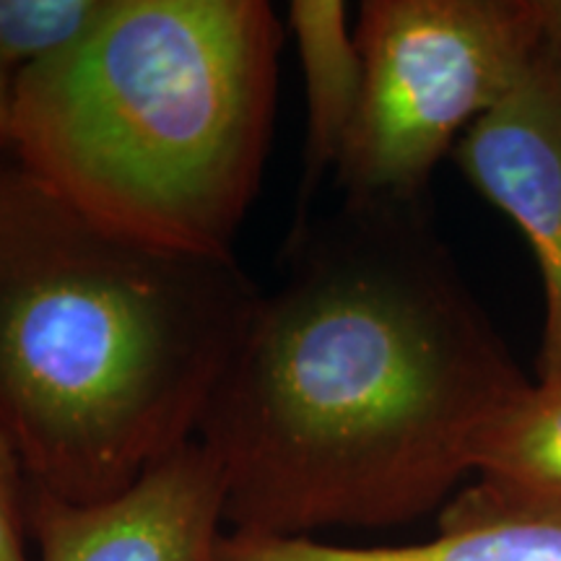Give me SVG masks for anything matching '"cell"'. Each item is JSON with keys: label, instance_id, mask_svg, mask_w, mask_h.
<instances>
[{"label": "cell", "instance_id": "obj_1", "mask_svg": "<svg viewBox=\"0 0 561 561\" xmlns=\"http://www.w3.org/2000/svg\"><path fill=\"white\" fill-rule=\"evenodd\" d=\"M528 380L416 203H348L294 231L198 434L229 530L312 536L424 517Z\"/></svg>", "mask_w": 561, "mask_h": 561}, {"label": "cell", "instance_id": "obj_2", "mask_svg": "<svg viewBox=\"0 0 561 561\" xmlns=\"http://www.w3.org/2000/svg\"><path fill=\"white\" fill-rule=\"evenodd\" d=\"M261 291L234 257L117 234L0 178V432L30 486L121 496L195 439Z\"/></svg>", "mask_w": 561, "mask_h": 561}, {"label": "cell", "instance_id": "obj_3", "mask_svg": "<svg viewBox=\"0 0 561 561\" xmlns=\"http://www.w3.org/2000/svg\"><path fill=\"white\" fill-rule=\"evenodd\" d=\"M278 47L263 0H110L79 45L13 79V159L104 229L234 257L268 157Z\"/></svg>", "mask_w": 561, "mask_h": 561}, {"label": "cell", "instance_id": "obj_4", "mask_svg": "<svg viewBox=\"0 0 561 561\" xmlns=\"http://www.w3.org/2000/svg\"><path fill=\"white\" fill-rule=\"evenodd\" d=\"M354 34L364 91L335 178L348 203H419L543 55V0H367Z\"/></svg>", "mask_w": 561, "mask_h": 561}, {"label": "cell", "instance_id": "obj_5", "mask_svg": "<svg viewBox=\"0 0 561 561\" xmlns=\"http://www.w3.org/2000/svg\"><path fill=\"white\" fill-rule=\"evenodd\" d=\"M224 510L219 462L191 439L107 502L70 504L32 489L30 530L39 561H216Z\"/></svg>", "mask_w": 561, "mask_h": 561}, {"label": "cell", "instance_id": "obj_6", "mask_svg": "<svg viewBox=\"0 0 561 561\" xmlns=\"http://www.w3.org/2000/svg\"><path fill=\"white\" fill-rule=\"evenodd\" d=\"M466 180L507 214L543 280V382H561V58L546 47L517 89L455 146Z\"/></svg>", "mask_w": 561, "mask_h": 561}, {"label": "cell", "instance_id": "obj_7", "mask_svg": "<svg viewBox=\"0 0 561 561\" xmlns=\"http://www.w3.org/2000/svg\"><path fill=\"white\" fill-rule=\"evenodd\" d=\"M476 483L439 525H520L561 530V382H528L476 447Z\"/></svg>", "mask_w": 561, "mask_h": 561}, {"label": "cell", "instance_id": "obj_8", "mask_svg": "<svg viewBox=\"0 0 561 561\" xmlns=\"http://www.w3.org/2000/svg\"><path fill=\"white\" fill-rule=\"evenodd\" d=\"M289 26L305 81V151L297 227L328 172L339 170L364 91V62L341 0H294Z\"/></svg>", "mask_w": 561, "mask_h": 561}, {"label": "cell", "instance_id": "obj_9", "mask_svg": "<svg viewBox=\"0 0 561 561\" xmlns=\"http://www.w3.org/2000/svg\"><path fill=\"white\" fill-rule=\"evenodd\" d=\"M216 561H561V530L520 525H439L424 543L333 546L312 536L224 533Z\"/></svg>", "mask_w": 561, "mask_h": 561}, {"label": "cell", "instance_id": "obj_10", "mask_svg": "<svg viewBox=\"0 0 561 561\" xmlns=\"http://www.w3.org/2000/svg\"><path fill=\"white\" fill-rule=\"evenodd\" d=\"M110 0H0V62L16 79L76 47L100 24Z\"/></svg>", "mask_w": 561, "mask_h": 561}, {"label": "cell", "instance_id": "obj_11", "mask_svg": "<svg viewBox=\"0 0 561 561\" xmlns=\"http://www.w3.org/2000/svg\"><path fill=\"white\" fill-rule=\"evenodd\" d=\"M30 496L24 466L9 437L0 432V561H32Z\"/></svg>", "mask_w": 561, "mask_h": 561}, {"label": "cell", "instance_id": "obj_12", "mask_svg": "<svg viewBox=\"0 0 561 561\" xmlns=\"http://www.w3.org/2000/svg\"><path fill=\"white\" fill-rule=\"evenodd\" d=\"M11 123H13V76L0 62V153L11 151Z\"/></svg>", "mask_w": 561, "mask_h": 561}, {"label": "cell", "instance_id": "obj_13", "mask_svg": "<svg viewBox=\"0 0 561 561\" xmlns=\"http://www.w3.org/2000/svg\"><path fill=\"white\" fill-rule=\"evenodd\" d=\"M546 47L561 58V0H543Z\"/></svg>", "mask_w": 561, "mask_h": 561}, {"label": "cell", "instance_id": "obj_14", "mask_svg": "<svg viewBox=\"0 0 561 561\" xmlns=\"http://www.w3.org/2000/svg\"><path fill=\"white\" fill-rule=\"evenodd\" d=\"M9 167H11L9 161H5L3 157H0V178H3V174H5V170H9Z\"/></svg>", "mask_w": 561, "mask_h": 561}]
</instances>
